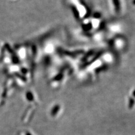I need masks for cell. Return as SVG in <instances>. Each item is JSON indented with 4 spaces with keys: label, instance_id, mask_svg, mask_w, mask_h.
Listing matches in <instances>:
<instances>
[{
    "label": "cell",
    "instance_id": "1",
    "mask_svg": "<svg viewBox=\"0 0 135 135\" xmlns=\"http://www.w3.org/2000/svg\"><path fill=\"white\" fill-rule=\"evenodd\" d=\"M114 5L118 10V8H119V0H114Z\"/></svg>",
    "mask_w": 135,
    "mask_h": 135
},
{
    "label": "cell",
    "instance_id": "2",
    "mask_svg": "<svg viewBox=\"0 0 135 135\" xmlns=\"http://www.w3.org/2000/svg\"><path fill=\"white\" fill-rule=\"evenodd\" d=\"M133 95H134V96H135V91L133 92Z\"/></svg>",
    "mask_w": 135,
    "mask_h": 135
}]
</instances>
